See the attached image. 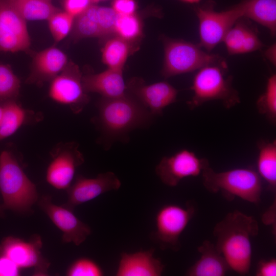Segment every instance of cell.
<instances>
[{
	"instance_id": "8992f818",
	"label": "cell",
	"mask_w": 276,
	"mask_h": 276,
	"mask_svg": "<svg viewBox=\"0 0 276 276\" xmlns=\"http://www.w3.org/2000/svg\"><path fill=\"white\" fill-rule=\"evenodd\" d=\"M225 63L219 56L204 52L198 44L164 38L162 74L166 78L199 70L206 65Z\"/></svg>"
},
{
	"instance_id": "ffe728a7",
	"label": "cell",
	"mask_w": 276,
	"mask_h": 276,
	"mask_svg": "<svg viewBox=\"0 0 276 276\" xmlns=\"http://www.w3.org/2000/svg\"><path fill=\"white\" fill-rule=\"evenodd\" d=\"M200 258L186 272L187 276H223L229 267L215 244L204 240L197 247Z\"/></svg>"
},
{
	"instance_id": "7bdbcfd3",
	"label": "cell",
	"mask_w": 276,
	"mask_h": 276,
	"mask_svg": "<svg viewBox=\"0 0 276 276\" xmlns=\"http://www.w3.org/2000/svg\"><path fill=\"white\" fill-rule=\"evenodd\" d=\"M4 215V210L2 208V205H0V217H3Z\"/></svg>"
},
{
	"instance_id": "f1b7e54d",
	"label": "cell",
	"mask_w": 276,
	"mask_h": 276,
	"mask_svg": "<svg viewBox=\"0 0 276 276\" xmlns=\"http://www.w3.org/2000/svg\"><path fill=\"white\" fill-rule=\"evenodd\" d=\"M114 33L127 41L133 42L142 34V25L140 18L135 14L117 15Z\"/></svg>"
},
{
	"instance_id": "6da1fadb",
	"label": "cell",
	"mask_w": 276,
	"mask_h": 276,
	"mask_svg": "<svg viewBox=\"0 0 276 276\" xmlns=\"http://www.w3.org/2000/svg\"><path fill=\"white\" fill-rule=\"evenodd\" d=\"M255 218L235 210L214 226L213 234L216 247L226 261L229 269L240 275L249 273L251 262V239L259 233Z\"/></svg>"
},
{
	"instance_id": "836d02e7",
	"label": "cell",
	"mask_w": 276,
	"mask_h": 276,
	"mask_svg": "<svg viewBox=\"0 0 276 276\" xmlns=\"http://www.w3.org/2000/svg\"><path fill=\"white\" fill-rule=\"evenodd\" d=\"M91 0H63L64 11L74 17L84 12L90 5Z\"/></svg>"
},
{
	"instance_id": "5b68a950",
	"label": "cell",
	"mask_w": 276,
	"mask_h": 276,
	"mask_svg": "<svg viewBox=\"0 0 276 276\" xmlns=\"http://www.w3.org/2000/svg\"><path fill=\"white\" fill-rule=\"evenodd\" d=\"M204 188L210 193L219 191L228 199L235 196L258 204L261 200L262 185L261 178L251 168H237L216 172L210 166L201 173Z\"/></svg>"
},
{
	"instance_id": "b9f144b4",
	"label": "cell",
	"mask_w": 276,
	"mask_h": 276,
	"mask_svg": "<svg viewBox=\"0 0 276 276\" xmlns=\"http://www.w3.org/2000/svg\"><path fill=\"white\" fill-rule=\"evenodd\" d=\"M182 1L188 2V3H197L200 0H182Z\"/></svg>"
},
{
	"instance_id": "d590c367",
	"label": "cell",
	"mask_w": 276,
	"mask_h": 276,
	"mask_svg": "<svg viewBox=\"0 0 276 276\" xmlns=\"http://www.w3.org/2000/svg\"><path fill=\"white\" fill-rule=\"evenodd\" d=\"M112 9L119 15H129L135 14L136 4L134 0H114Z\"/></svg>"
},
{
	"instance_id": "f35d334b",
	"label": "cell",
	"mask_w": 276,
	"mask_h": 276,
	"mask_svg": "<svg viewBox=\"0 0 276 276\" xmlns=\"http://www.w3.org/2000/svg\"><path fill=\"white\" fill-rule=\"evenodd\" d=\"M275 197L272 205L262 216L263 222L266 225L271 224L273 233L275 235Z\"/></svg>"
},
{
	"instance_id": "f6af8a7d",
	"label": "cell",
	"mask_w": 276,
	"mask_h": 276,
	"mask_svg": "<svg viewBox=\"0 0 276 276\" xmlns=\"http://www.w3.org/2000/svg\"><path fill=\"white\" fill-rule=\"evenodd\" d=\"M46 1H51V0H46Z\"/></svg>"
},
{
	"instance_id": "ba28073f",
	"label": "cell",
	"mask_w": 276,
	"mask_h": 276,
	"mask_svg": "<svg viewBox=\"0 0 276 276\" xmlns=\"http://www.w3.org/2000/svg\"><path fill=\"white\" fill-rule=\"evenodd\" d=\"M199 20L200 47L208 52L212 50L223 41L227 31L239 19L242 13L238 4L228 10L217 12L214 2L209 1L195 9Z\"/></svg>"
},
{
	"instance_id": "e575fe53",
	"label": "cell",
	"mask_w": 276,
	"mask_h": 276,
	"mask_svg": "<svg viewBox=\"0 0 276 276\" xmlns=\"http://www.w3.org/2000/svg\"><path fill=\"white\" fill-rule=\"evenodd\" d=\"M263 43L257 34L250 28L245 37L241 50V54L252 52L260 50Z\"/></svg>"
},
{
	"instance_id": "484cf974",
	"label": "cell",
	"mask_w": 276,
	"mask_h": 276,
	"mask_svg": "<svg viewBox=\"0 0 276 276\" xmlns=\"http://www.w3.org/2000/svg\"><path fill=\"white\" fill-rule=\"evenodd\" d=\"M12 5L27 20H48L61 10L46 0H10Z\"/></svg>"
},
{
	"instance_id": "8fae6325",
	"label": "cell",
	"mask_w": 276,
	"mask_h": 276,
	"mask_svg": "<svg viewBox=\"0 0 276 276\" xmlns=\"http://www.w3.org/2000/svg\"><path fill=\"white\" fill-rule=\"evenodd\" d=\"M209 166L208 159L182 149L171 156L163 157L155 167V172L164 184L173 187L185 178L198 176Z\"/></svg>"
},
{
	"instance_id": "7c38bea8",
	"label": "cell",
	"mask_w": 276,
	"mask_h": 276,
	"mask_svg": "<svg viewBox=\"0 0 276 276\" xmlns=\"http://www.w3.org/2000/svg\"><path fill=\"white\" fill-rule=\"evenodd\" d=\"M30 45L26 20L10 0H0V52H27Z\"/></svg>"
},
{
	"instance_id": "7402d4cb",
	"label": "cell",
	"mask_w": 276,
	"mask_h": 276,
	"mask_svg": "<svg viewBox=\"0 0 276 276\" xmlns=\"http://www.w3.org/2000/svg\"><path fill=\"white\" fill-rule=\"evenodd\" d=\"M258 173L267 183L268 189L275 194L276 141L261 140L257 143Z\"/></svg>"
},
{
	"instance_id": "ac0fdd59",
	"label": "cell",
	"mask_w": 276,
	"mask_h": 276,
	"mask_svg": "<svg viewBox=\"0 0 276 276\" xmlns=\"http://www.w3.org/2000/svg\"><path fill=\"white\" fill-rule=\"evenodd\" d=\"M155 249L121 254L116 276H160L165 266L154 256Z\"/></svg>"
},
{
	"instance_id": "f546056e",
	"label": "cell",
	"mask_w": 276,
	"mask_h": 276,
	"mask_svg": "<svg viewBox=\"0 0 276 276\" xmlns=\"http://www.w3.org/2000/svg\"><path fill=\"white\" fill-rule=\"evenodd\" d=\"M75 17L64 11L53 14L47 20L51 34L56 42L64 39L71 33Z\"/></svg>"
},
{
	"instance_id": "d6986e66",
	"label": "cell",
	"mask_w": 276,
	"mask_h": 276,
	"mask_svg": "<svg viewBox=\"0 0 276 276\" xmlns=\"http://www.w3.org/2000/svg\"><path fill=\"white\" fill-rule=\"evenodd\" d=\"M82 82L86 93H98L103 98H117L126 93L122 70L108 68L100 73L82 75Z\"/></svg>"
},
{
	"instance_id": "277c9868",
	"label": "cell",
	"mask_w": 276,
	"mask_h": 276,
	"mask_svg": "<svg viewBox=\"0 0 276 276\" xmlns=\"http://www.w3.org/2000/svg\"><path fill=\"white\" fill-rule=\"evenodd\" d=\"M227 70L226 63L209 65L199 70L191 87L193 95L187 102L190 109L213 100L220 101L227 109L240 103L239 93L232 85V77L226 76Z\"/></svg>"
},
{
	"instance_id": "e0dca14e",
	"label": "cell",
	"mask_w": 276,
	"mask_h": 276,
	"mask_svg": "<svg viewBox=\"0 0 276 276\" xmlns=\"http://www.w3.org/2000/svg\"><path fill=\"white\" fill-rule=\"evenodd\" d=\"M68 62L66 55L56 47L40 51L33 58L27 82L39 86L51 81L64 70Z\"/></svg>"
},
{
	"instance_id": "ee69618b",
	"label": "cell",
	"mask_w": 276,
	"mask_h": 276,
	"mask_svg": "<svg viewBox=\"0 0 276 276\" xmlns=\"http://www.w3.org/2000/svg\"><path fill=\"white\" fill-rule=\"evenodd\" d=\"M101 1H104V0H91V2L93 4V3H96L99 2Z\"/></svg>"
},
{
	"instance_id": "603a6c76",
	"label": "cell",
	"mask_w": 276,
	"mask_h": 276,
	"mask_svg": "<svg viewBox=\"0 0 276 276\" xmlns=\"http://www.w3.org/2000/svg\"><path fill=\"white\" fill-rule=\"evenodd\" d=\"M3 115L0 125V141L15 133L23 125L29 122L32 111L24 108L16 100L3 104Z\"/></svg>"
},
{
	"instance_id": "44dd1931",
	"label": "cell",
	"mask_w": 276,
	"mask_h": 276,
	"mask_svg": "<svg viewBox=\"0 0 276 276\" xmlns=\"http://www.w3.org/2000/svg\"><path fill=\"white\" fill-rule=\"evenodd\" d=\"M243 17L250 18L276 34V0H244L238 4Z\"/></svg>"
},
{
	"instance_id": "d4e9b609",
	"label": "cell",
	"mask_w": 276,
	"mask_h": 276,
	"mask_svg": "<svg viewBox=\"0 0 276 276\" xmlns=\"http://www.w3.org/2000/svg\"><path fill=\"white\" fill-rule=\"evenodd\" d=\"M132 42L116 36L105 43L102 51V60L108 68L123 70L124 64L133 51Z\"/></svg>"
},
{
	"instance_id": "2e32d148",
	"label": "cell",
	"mask_w": 276,
	"mask_h": 276,
	"mask_svg": "<svg viewBox=\"0 0 276 276\" xmlns=\"http://www.w3.org/2000/svg\"><path fill=\"white\" fill-rule=\"evenodd\" d=\"M134 97L153 116L162 114L164 109L176 101L177 90L167 82L145 85L139 79L127 86Z\"/></svg>"
},
{
	"instance_id": "9c48e42d",
	"label": "cell",
	"mask_w": 276,
	"mask_h": 276,
	"mask_svg": "<svg viewBox=\"0 0 276 276\" xmlns=\"http://www.w3.org/2000/svg\"><path fill=\"white\" fill-rule=\"evenodd\" d=\"M82 75L78 66L69 61L64 70L51 81L49 96L54 101L79 113L89 102L82 82Z\"/></svg>"
},
{
	"instance_id": "60d3db41",
	"label": "cell",
	"mask_w": 276,
	"mask_h": 276,
	"mask_svg": "<svg viewBox=\"0 0 276 276\" xmlns=\"http://www.w3.org/2000/svg\"><path fill=\"white\" fill-rule=\"evenodd\" d=\"M3 115V104H0V125L2 122Z\"/></svg>"
},
{
	"instance_id": "3957f363",
	"label": "cell",
	"mask_w": 276,
	"mask_h": 276,
	"mask_svg": "<svg viewBox=\"0 0 276 276\" xmlns=\"http://www.w3.org/2000/svg\"><path fill=\"white\" fill-rule=\"evenodd\" d=\"M0 192L3 210L18 213L28 212L38 199L35 185L10 150L0 153Z\"/></svg>"
},
{
	"instance_id": "9a60e30c",
	"label": "cell",
	"mask_w": 276,
	"mask_h": 276,
	"mask_svg": "<svg viewBox=\"0 0 276 276\" xmlns=\"http://www.w3.org/2000/svg\"><path fill=\"white\" fill-rule=\"evenodd\" d=\"M39 237L26 241L13 237L5 238L0 245V254L10 259L20 268H35L37 274L46 273L49 264L42 258Z\"/></svg>"
},
{
	"instance_id": "4fadbf2b",
	"label": "cell",
	"mask_w": 276,
	"mask_h": 276,
	"mask_svg": "<svg viewBox=\"0 0 276 276\" xmlns=\"http://www.w3.org/2000/svg\"><path fill=\"white\" fill-rule=\"evenodd\" d=\"M38 205L62 231L63 242H73L78 246L90 234L89 226L76 216L73 210L53 203L51 196H42L38 201Z\"/></svg>"
},
{
	"instance_id": "83f0119b",
	"label": "cell",
	"mask_w": 276,
	"mask_h": 276,
	"mask_svg": "<svg viewBox=\"0 0 276 276\" xmlns=\"http://www.w3.org/2000/svg\"><path fill=\"white\" fill-rule=\"evenodd\" d=\"M259 112L264 115L271 122H276V75L268 78L264 92L257 101Z\"/></svg>"
},
{
	"instance_id": "4316f807",
	"label": "cell",
	"mask_w": 276,
	"mask_h": 276,
	"mask_svg": "<svg viewBox=\"0 0 276 276\" xmlns=\"http://www.w3.org/2000/svg\"><path fill=\"white\" fill-rule=\"evenodd\" d=\"M20 88V81L11 66L0 63V104L16 100Z\"/></svg>"
},
{
	"instance_id": "cb8c5ba5",
	"label": "cell",
	"mask_w": 276,
	"mask_h": 276,
	"mask_svg": "<svg viewBox=\"0 0 276 276\" xmlns=\"http://www.w3.org/2000/svg\"><path fill=\"white\" fill-rule=\"evenodd\" d=\"M74 41L90 37L102 38L98 6L90 5L84 12L75 17L71 32Z\"/></svg>"
},
{
	"instance_id": "d6a6232c",
	"label": "cell",
	"mask_w": 276,
	"mask_h": 276,
	"mask_svg": "<svg viewBox=\"0 0 276 276\" xmlns=\"http://www.w3.org/2000/svg\"><path fill=\"white\" fill-rule=\"evenodd\" d=\"M98 15L102 38L114 33L118 14L112 8L98 6Z\"/></svg>"
},
{
	"instance_id": "74e56055",
	"label": "cell",
	"mask_w": 276,
	"mask_h": 276,
	"mask_svg": "<svg viewBox=\"0 0 276 276\" xmlns=\"http://www.w3.org/2000/svg\"><path fill=\"white\" fill-rule=\"evenodd\" d=\"M255 275L256 276H275V258L260 261L257 265Z\"/></svg>"
},
{
	"instance_id": "30bf717a",
	"label": "cell",
	"mask_w": 276,
	"mask_h": 276,
	"mask_svg": "<svg viewBox=\"0 0 276 276\" xmlns=\"http://www.w3.org/2000/svg\"><path fill=\"white\" fill-rule=\"evenodd\" d=\"M52 159L46 172V180L53 187L67 190L75 172L84 161L79 145L75 142L58 144L51 152Z\"/></svg>"
},
{
	"instance_id": "7a4b0ae2",
	"label": "cell",
	"mask_w": 276,
	"mask_h": 276,
	"mask_svg": "<svg viewBox=\"0 0 276 276\" xmlns=\"http://www.w3.org/2000/svg\"><path fill=\"white\" fill-rule=\"evenodd\" d=\"M98 109L94 122L108 148L116 141L126 142L131 131L148 126L154 117L135 97L126 93L117 98L102 97Z\"/></svg>"
},
{
	"instance_id": "52a82bcc",
	"label": "cell",
	"mask_w": 276,
	"mask_h": 276,
	"mask_svg": "<svg viewBox=\"0 0 276 276\" xmlns=\"http://www.w3.org/2000/svg\"><path fill=\"white\" fill-rule=\"evenodd\" d=\"M196 211L195 206L187 202L185 206L167 204L157 212L155 229L150 239L162 250L177 251L181 248L180 237Z\"/></svg>"
},
{
	"instance_id": "1f68e13d",
	"label": "cell",
	"mask_w": 276,
	"mask_h": 276,
	"mask_svg": "<svg viewBox=\"0 0 276 276\" xmlns=\"http://www.w3.org/2000/svg\"><path fill=\"white\" fill-rule=\"evenodd\" d=\"M68 276H102L104 271L96 262L87 258L75 261L67 270Z\"/></svg>"
},
{
	"instance_id": "8d00e7d4",
	"label": "cell",
	"mask_w": 276,
	"mask_h": 276,
	"mask_svg": "<svg viewBox=\"0 0 276 276\" xmlns=\"http://www.w3.org/2000/svg\"><path fill=\"white\" fill-rule=\"evenodd\" d=\"M20 268L5 256L0 254V276H17Z\"/></svg>"
},
{
	"instance_id": "ab89813d",
	"label": "cell",
	"mask_w": 276,
	"mask_h": 276,
	"mask_svg": "<svg viewBox=\"0 0 276 276\" xmlns=\"http://www.w3.org/2000/svg\"><path fill=\"white\" fill-rule=\"evenodd\" d=\"M264 55L266 58L274 66L276 63V45L273 43L265 51Z\"/></svg>"
},
{
	"instance_id": "5bb4252c",
	"label": "cell",
	"mask_w": 276,
	"mask_h": 276,
	"mask_svg": "<svg viewBox=\"0 0 276 276\" xmlns=\"http://www.w3.org/2000/svg\"><path fill=\"white\" fill-rule=\"evenodd\" d=\"M121 186L119 178L111 171L100 173L95 178L78 175L74 183L66 190L68 199L63 206L73 211L77 205L93 200L104 193L119 190Z\"/></svg>"
},
{
	"instance_id": "4dcf8cb0",
	"label": "cell",
	"mask_w": 276,
	"mask_h": 276,
	"mask_svg": "<svg viewBox=\"0 0 276 276\" xmlns=\"http://www.w3.org/2000/svg\"><path fill=\"white\" fill-rule=\"evenodd\" d=\"M239 18L227 31L223 41L229 55L241 54L242 48L250 28Z\"/></svg>"
}]
</instances>
